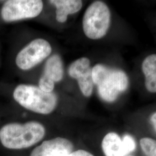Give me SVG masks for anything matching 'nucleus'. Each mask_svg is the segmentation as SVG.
<instances>
[{"label":"nucleus","instance_id":"f257e3e1","mask_svg":"<svg viewBox=\"0 0 156 156\" xmlns=\"http://www.w3.org/2000/svg\"><path fill=\"white\" fill-rule=\"evenodd\" d=\"M45 135L44 126L37 122L9 123L0 129V141L6 148L22 149L37 144Z\"/></svg>","mask_w":156,"mask_h":156},{"label":"nucleus","instance_id":"f03ea898","mask_svg":"<svg viewBox=\"0 0 156 156\" xmlns=\"http://www.w3.org/2000/svg\"><path fill=\"white\" fill-rule=\"evenodd\" d=\"M92 78L101 98L108 102L116 100L119 94L128 87V79L126 73L103 64H96L92 68Z\"/></svg>","mask_w":156,"mask_h":156},{"label":"nucleus","instance_id":"7ed1b4c3","mask_svg":"<svg viewBox=\"0 0 156 156\" xmlns=\"http://www.w3.org/2000/svg\"><path fill=\"white\" fill-rule=\"evenodd\" d=\"M13 98L26 109L42 115L51 113L57 104V97L54 93L45 92L39 87L30 84L17 86Z\"/></svg>","mask_w":156,"mask_h":156},{"label":"nucleus","instance_id":"20e7f679","mask_svg":"<svg viewBox=\"0 0 156 156\" xmlns=\"http://www.w3.org/2000/svg\"><path fill=\"white\" fill-rule=\"evenodd\" d=\"M110 23L111 12L108 6L102 1H95L84 14V33L90 39H100L106 35Z\"/></svg>","mask_w":156,"mask_h":156},{"label":"nucleus","instance_id":"39448f33","mask_svg":"<svg viewBox=\"0 0 156 156\" xmlns=\"http://www.w3.org/2000/svg\"><path fill=\"white\" fill-rule=\"evenodd\" d=\"M43 9L39 0H9L4 4L1 15L6 22H11L38 16Z\"/></svg>","mask_w":156,"mask_h":156},{"label":"nucleus","instance_id":"423d86ee","mask_svg":"<svg viewBox=\"0 0 156 156\" xmlns=\"http://www.w3.org/2000/svg\"><path fill=\"white\" fill-rule=\"evenodd\" d=\"M51 52V45L46 40L34 39L18 53L16 65L22 70H28L45 60Z\"/></svg>","mask_w":156,"mask_h":156},{"label":"nucleus","instance_id":"0eeeda50","mask_svg":"<svg viewBox=\"0 0 156 156\" xmlns=\"http://www.w3.org/2000/svg\"><path fill=\"white\" fill-rule=\"evenodd\" d=\"M68 73L71 78L78 80L79 88L83 94L86 97H90L93 93L94 82L89 59L87 57H82L73 62L68 68Z\"/></svg>","mask_w":156,"mask_h":156},{"label":"nucleus","instance_id":"6e6552de","mask_svg":"<svg viewBox=\"0 0 156 156\" xmlns=\"http://www.w3.org/2000/svg\"><path fill=\"white\" fill-rule=\"evenodd\" d=\"M64 69L61 57L54 55L45 63L44 73L39 79V87L45 92L51 93L55 88V83L63 78Z\"/></svg>","mask_w":156,"mask_h":156},{"label":"nucleus","instance_id":"1a4fd4ad","mask_svg":"<svg viewBox=\"0 0 156 156\" xmlns=\"http://www.w3.org/2000/svg\"><path fill=\"white\" fill-rule=\"evenodd\" d=\"M73 148L71 141L57 137L44 141L34 149L30 156H68L73 152Z\"/></svg>","mask_w":156,"mask_h":156},{"label":"nucleus","instance_id":"9d476101","mask_svg":"<svg viewBox=\"0 0 156 156\" xmlns=\"http://www.w3.org/2000/svg\"><path fill=\"white\" fill-rule=\"evenodd\" d=\"M101 147L105 156H127L131 153L123 139L115 133L106 134Z\"/></svg>","mask_w":156,"mask_h":156},{"label":"nucleus","instance_id":"9b49d317","mask_svg":"<svg viewBox=\"0 0 156 156\" xmlns=\"http://www.w3.org/2000/svg\"><path fill=\"white\" fill-rule=\"evenodd\" d=\"M50 4L56 7V20L59 23L67 21L68 15L79 11L82 7V1L78 0H51Z\"/></svg>","mask_w":156,"mask_h":156},{"label":"nucleus","instance_id":"f8f14e48","mask_svg":"<svg viewBox=\"0 0 156 156\" xmlns=\"http://www.w3.org/2000/svg\"><path fill=\"white\" fill-rule=\"evenodd\" d=\"M142 69L145 78H156V54L146 57L142 64Z\"/></svg>","mask_w":156,"mask_h":156},{"label":"nucleus","instance_id":"ddd939ff","mask_svg":"<svg viewBox=\"0 0 156 156\" xmlns=\"http://www.w3.org/2000/svg\"><path fill=\"white\" fill-rule=\"evenodd\" d=\"M140 146L146 156H156V140L145 137L140 139Z\"/></svg>","mask_w":156,"mask_h":156},{"label":"nucleus","instance_id":"4468645a","mask_svg":"<svg viewBox=\"0 0 156 156\" xmlns=\"http://www.w3.org/2000/svg\"><path fill=\"white\" fill-rule=\"evenodd\" d=\"M123 140L124 141L129 152L132 153L133 151H134L136 148V143L134 138L129 135H125L123 136Z\"/></svg>","mask_w":156,"mask_h":156},{"label":"nucleus","instance_id":"2eb2a0df","mask_svg":"<svg viewBox=\"0 0 156 156\" xmlns=\"http://www.w3.org/2000/svg\"><path fill=\"white\" fill-rule=\"evenodd\" d=\"M68 156H94L89 152L84 150H78L72 152Z\"/></svg>","mask_w":156,"mask_h":156},{"label":"nucleus","instance_id":"dca6fc26","mask_svg":"<svg viewBox=\"0 0 156 156\" xmlns=\"http://www.w3.org/2000/svg\"><path fill=\"white\" fill-rule=\"evenodd\" d=\"M150 120H151V124H152L153 128L156 131V112L151 115L150 118Z\"/></svg>","mask_w":156,"mask_h":156}]
</instances>
